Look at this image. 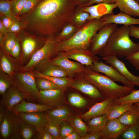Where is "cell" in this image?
<instances>
[{
    "instance_id": "6da1fadb",
    "label": "cell",
    "mask_w": 139,
    "mask_h": 139,
    "mask_svg": "<svg viewBox=\"0 0 139 139\" xmlns=\"http://www.w3.org/2000/svg\"><path fill=\"white\" fill-rule=\"evenodd\" d=\"M77 7L75 0H39L32 10L19 17L30 34L55 37L70 22Z\"/></svg>"
},
{
    "instance_id": "7a4b0ae2",
    "label": "cell",
    "mask_w": 139,
    "mask_h": 139,
    "mask_svg": "<svg viewBox=\"0 0 139 139\" xmlns=\"http://www.w3.org/2000/svg\"><path fill=\"white\" fill-rule=\"evenodd\" d=\"M130 37L129 26L123 25L117 27L99 55L101 57L116 56L125 58L139 51V43L133 42Z\"/></svg>"
},
{
    "instance_id": "3957f363",
    "label": "cell",
    "mask_w": 139,
    "mask_h": 139,
    "mask_svg": "<svg viewBox=\"0 0 139 139\" xmlns=\"http://www.w3.org/2000/svg\"><path fill=\"white\" fill-rule=\"evenodd\" d=\"M81 75L96 87L105 99L113 97L116 99L126 96L134 89L118 85L102 73L93 71L86 66Z\"/></svg>"
},
{
    "instance_id": "277c9868",
    "label": "cell",
    "mask_w": 139,
    "mask_h": 139,
    "mask_svg": "<svg viewBox=\"0 0 139 139\" xmlns=\"http://www.w3.org/2000/svg\"><path fill=\"white\" fill-rule=\"evenodd\" d=\"M105 24L101 18L89 21L71 37L60 41L59 52L76 48L89 50L93 37Z\"/></svg>"
},
{
    "instance_id": "5b68a950",
    "label": "cell",
    "mask_w": 139,
    "mask_h": 139,
    "mask_svg": "<svg viewBox=\"0 0 139 139\" xmlns=\"http://www.w3.org/2000/svg\"><path fill=\"white\" fill-rule=\"evenodd\" d=\"M61 41L55 36L47 37L44 45L33 55L26 64L20 68L19 71L32 70L40 62L55 57L59 53L58 48Z\"/></svg>"
},
{
    "instance_id": "8992f818",
    "label": "cell",
    "mask_w": 139,
    "mask_h": 139,
    "mask_svg": "<svg viewBox=\"0 0 139 139\" xmlns=\"http://www.w3.org/2000/svg\"><path fill=\"white\" fill-rule=\"evenodd\" d=\"M17 35L21 47L19 59L22 66L26 64L33 55L44 45L47 38L31 34L24 30Z\"/></svg>"
},
{
    "instance_id": "52a82bcc",
    "label": "cell",
    "mask_w": 139,
    "mask_h": 139,
    "mask_svg": "<svg viewBox=\"0 0 139 139\" xmlns=\"http://www.w3.org/2000/svg\"><path fill=\"white\" fill-rule=\"evenodd\" d=\"M13 77L14 85L20 91L36 98L39 96V90L37 86L36 78L32 70L18 71Z\"/></svg>"
},
{
    "instance_id": "ba28073f",
    "label": "cell",
    "mask_w": 139,
    "mask_h": 139,
    "mask_svg": "<svg viewBox=\"0 0 139 139\" xmlns=\"http://www.w3.org/2000/svg\"><path fill=\"white\" fill-rule=\"evenodd\" d=\"M23 120L20 116L12 110H5L0 120V138L10 139L19 132Z\"/></svg>"
},
{
    "instance_id": "9c48e42d",
    "label": "cell",
    "mask_w": 139,
    "mask_h": 139,
    "mask_svg": "<svg viewBox=\"0 0 139 139\" xmlns=\"http://www.w3.org/2000/svg\"><path fill=\"white\" fill-rule=\"evenodd\" d=\"M117 28V24L114 23L106 24L102 27L93 37L89 50L95 55L99 54Z\"/></svg>"
},
{
    "instance_id": "30bf717a",
    "label": "cell",
    "mask_w": 139,
    "mask_h": 139,
    "mask_svg": "<svg viewBox=\"0 0 139 139\" xmlns=\"http://www.w3.org/2000/svg\"><path fill=\"white\" fill-rule=\"evenodd\" d=\"M88 67L96 72L104 74L114 82L121 83L125 86L133 88L135 86L123 77L114 67L107 65L101 60H95L91 66Z\"/></svg>"
},
{
    "instance_id": "8fae6325",
    "label": "cell",
    "mask_w": 139,
    "mask_h": 139,
    "mask_svg": "<svg viewBox=\"0 0 139 139\" xmlns=\"http://www.w3.org/2000/svg\"><path fill=\"white\" fill-rule=\"evenodd\" d=\"M59 53L69 59L76 61L87 67L91 66L95 60L99 61L95 55L89 50L76 48Z\"/></svg>"
},
{
    "instance_id": "7c38bea8",
    "label": "cell",
    "mask_w": 139,
    "mask_h": 139,
    "mask_svg": "<svg viewBox=\"0 0 139 139\" xmlns=\"http://www.w3.org/2000/svg\"><path fill=\"white\" fill-rule=\"evenodd\" d=\"M30 96L28 94L20 91L14 85L8 89L2 96L1 105L6 110H12L14 106Z\"/></svg>"
},
{
    "instance_id": "4fadbf2b",
    "label": "cell",
    "mask_w": 139,
    "mask_h": 139,
    "mask_svg": "<svg viewBox=\"0 0 139 139\" xmlns=\"http://www.w3.org/2000/svg\"><path fill=\"white\" fill-rule=\"evenodd\" d=\"M49 60L60 67L70 78H73L76 74L81 73L85 68L84 65L77 62L71 61L59 53L55 57Z\"/></svg>"
},
{
    "instance_id": "5bb4252c",
    "label": "cell",
    "mask_w": 139,
    "mask_h": 139,
    "mask_svg": "<svg viewBox=\"0 0 139 139\" xmlns=\"http://www.w3.org/2000/svg\"><path fill=\"white\" fill-rule=\"evenodd\" d=\"M65 89L39 90V95L37 98L41 104L57 107L63 105L64 91Z\"/></svg>"
},
{
    "instance_id": "9a60e30c",
    "label": "cell",
    "mask_w": 139,
    "mask_h": 139,
    "mask_svg": "<svg viewBox=\"0 0 139 139\" xmlns=\"http://www.w3.org/2000/svg\"><path fill=\"white\" fill-rule=\"evenodd\" d=\"M101 59L114 67L121 75L134 85L139 87V76L132 73L128 69L124 63L116 56H106Z\"/></svg>"
},
{
    "instance_id": "2e32d148",
    "label": "cell",
    "mask_w": 139,
    "mask_h": 139,
    "mask_svg": "<svg viewBox=\"0 0 139 139\" xmlns=\"http://www.w3.org/2000/svg\"><path fill=\"white\" fill-rule=\"evenodd\" d=\"M21 66L19 59L13 57L4 47H0V71L13 76Z\"/></svg>"
},
{
    "instance_id": "e0dca14e",
    "label": "cell",
    "mask_w": 139,
    "mask_h": 139,
    "mask_svg": "<svg viewBox=\"0 0 139 139\" xmlns=\"http://www.w3.org/2000/svg\"><path fill=\"white\" fill-rule=\"evenodd\" d=\"M70 87L74 88L93 98H102L105 99L98 89L81 75L80 77L73 79Z\"/></svg>"
},
{
    "instance_id": "ac0fdd59",
    "label": "cell",
    "mask_w": 139,
    "mask_h": 139,
    "mask_svg": "<svg viewBox=\"0 0 139 139\" xmlns=\"http://www.w3.org/2000/svg\"><path fill=\"white\" fill-rule=\"evenodd\" d=\"M82 7L84 11L89 14V21L101 18L106 15L114 14V10L117 7L115 3H102L93 5Z\"/></svg>"
},
{
    "instance_id": "d6986e66",
    "label": "cell",
    "mask_w": 139,
    "mask_h": 139,
    "mask_svg": "<svg viewBox=\"0 0 139 139\" xmlns=\"http://www.w3.org/2000/svg\"><path fill=\"white\" fill-rule=\"evenodd\" d=\"M33 70L47 76L57 77H68L66 73L62 68L59 66L52 63L49 60L40 62Z\"/></svg>"
},
{
    "instance_id": "ffe728a7",
    "label": "cell",
    "mask_w": 139,
    "mask_h": 139,
    "mask_svg": "<svg viewBox=\"0 0 139 139\" xmlns=\"http://www.w3.org/2000/svg\"><path fill=\"white\" fill-rule=\"evenodd\" d=\"M115 99L113 97L109 98L95 104L87 112L81 115L80 118L84 121H88L94 117L106 114Z\"/></svg>"
},
{
    "instance_id": "44dd1931",
    "label": "cell",
    "mask_w": 139,
    "mask_h": 139,
    "mask_svg": "<svg viewBox=\"0 0 139 139\" xmlns=\"http://www.w3.org/2000/svg\"><path fill=\"white\" fill-rule=\"evenodd\" d=\"M129 126L121 123L118 118L108 120L101 131V135L104 138L115 139L120 136Z\"/></svg>"
},
{
    "instance_id": "7402d4cb",
    "label": "cell",
    "mask_w": 139,
    "mask_h": 139,
    "mask_svg": "<svg viewBox=\"0 0 139 139\" xmlns=\"http://www.w3.org/2000/svg\"><path fill=\"white\" fill-rule=\"evenodd\" d=\"M101 18L105 24L114 23L127 26L139 25V18H135L121 12L115 14H114L106 15Z\"/></svg>"
},
{
    "instance_id": "603a6c76",
    "label": "cell",
    "mask_w": 139,
    "mask_h": 139,
    "mask_svg": "<svg viewBox=\"0 0 139 139\" xmlns=\"http://www.w3.org/2000/svg\"><path fill=\"white\" fill-rule=\"evenodd\" d=\"M56 108L55 107L41 103L27 102L24 100L14 106L12 110L14 112L18 114L20 113H29L46 111Z\"/></svg>"
},
{
    "instance_id": "cb8c5ba5",
    "label": "cell",
    "mask_w": 139,
    "mask_h": 139,
    "mask_svg": "<svg viewBox=\"0 0 139 139\" xmlns=\"http://www.w3.org/2000/svg\"><path fill=\"white\" fill-rule=\"evenodd\" d=\"M43 112L20 113L18 114L24 122L34 127L38 131L45 127L47 120L46 113Z\"/></svg>"
},
{
    "instance_id": "d4e9b609",
    "label": "cell",
    "mask_w": 139,
    "mask_h": 139,
    "mask_svg": "<svg viewBox=\"0 0 139 139\" xmlns=\"http://www.w3.org/2000/svg\"><path fill=\"white\" fill-rule=\"evenodd\" d=\"M47 119L60 124L72 115L71 110L63 105L46 111Z\"/></svg>"
},
{
    "instance_id": "484cf974",
    "label": "cell",
    "mask_w": 139,
    "mask_h": 139,
    "mask_svg": "<svg viewBox=\"0 0 139 139\" xmlns=\"http://www.w3.org/2000/svg\"><path fill=\"white\" fill-rule=\"evenodd\" d=\"M114 0L120 12L139 18V2L136 0Z\"/></svg>"
},
{
    "instance_id": "4316f807",
    "label": "cell",
    "mask_w": 139,
    "mask_h": 139,
    "mask_svg": "<svg viewBox=\"0 0 139 139\" xmlns=\"http://www.w3.org/2000/svg\"><path fill=\"white\" fill-rule=\"evenodd\" d=\"M134 107V104H118L114 102L106 113L108 120L118 118L126 111L133 110Z\"/></svg>"
},
{
    "instance_id": "83f0119b",
    "label": "cell",
    "mask_w": 139,
    "mask_h": 139,
    "mask_svg": "<svg viewBox=\"0 0 139 139\" xmlns=\"http://www.w3.org/2000/svg\"><path fill=\"white\" fill-rule=\"evenodd\" d=\"M133 109L128 110L123 113L118 119L123 124L131 126L139 119V109L135 103Z\"/></svg>"
},
{
    "instance_id": "f1b7e54d",
    "label": "cell",
    "mask_w": 139,
    "mask_h": 139,
    "mask_svg": "<svg viewBox=\"0 0 139 139\" xmlns=\"http://www.w3.org/2000/svg\"><path fill=\"white\" fill-rule=\"evenodd\" d=\"M89 13L84 11L82 7H77L70 22L79 29L89 21Z\"/></svg>"
},
{
    "instance_id": "f546056e",
    "label": "cell",
    "mask_w": 139,
    "mask_h": 139,
    "mask_svg": "<svg viewBox=\"0 0 139 139\" xmlns=\"http://www.w3.org/2000/svg\"><path fill=\"white\" fill-rule=\"evenodd\" d=\"M107 121L106 114L91 119L88 121L87 125L88 132L91 133L101 131Z\"/></svg>"
},
{
    "instance_id": "4dcf8cb0",
    "label": "cell",
    "mask_w": 139,
    "mask_h": 139,
    "mask_svg": "<svg viewBox=\"0 0 139 139\" xmlns=\"http://www.w3.org/2000/svg\"><path fill=\"white\" fill-rule=\"evenodd\" d=\"M66 121L70 124L82 137L87 134V125L83 121L80 117L72 115Z\"/></svg>"
},
{
    "instance_id": "1f68e13d",
    "label": "cell",
    "mask_w": 139,
    "mask_h": 139,
    "mask_svg": "<svg viewBox=\"0 0 139 139\" xmlns=\"http://www.w3.org/2000/svg\"><path fill=\"white\" fill-rule=\"evenodd\" d=\"M36 77H42L48 79L60 87L64 89L70 87L73 78L70 77H57L43 75L38 72L32 70Z\"/></svg>"
},
{
    "instance_id": "d6a6232c",
    "label": "cell",
    "mask_w": 139,
    "mask_h": 139,
    "mask_svg": "<svg viewBox=\"0 0 139 139\" xmlns=\"http://www.w3.org/2000/svg\"><path fill=\"white\" fill-rule=\"evenodd\" d=\"M79 29L73 24L69 22L64 27L60 32L55 37L61 41H64L72 37Z\"/></svg>"
},
{
    "instance_id": "836d02e7",
    "label": "cell",
    "mask_w": 139,
    "mask_h": 139,
    "mask_svg": "<svg viewBox=\"0 0 139 139\" xmlns=\"http://www.w3.org/2000/svg\"><path fill=\"white\" fill-rule=\"evenodd\" d=\"M14 85L13 77L0 71V94L1 97Z\"/></svg>"
},
{
    "instance_id": "e575fe53",
    "label": "cell",
    "mask_w": 139,
    "mask_h": 139,
    "mask_svg": "<svg viewBox=\"0 0 139 139\" xmlns=\"http://www.w3.org/2000/svg\"><path fill=\"white\" fill-rule=\"evenodd\" d=\"M120 136L124 139H139V119L126 129Z\"/></svg>"
},
{
    "instance_id": "d590c367",
    "label": "cell",
    "mask_w": 139,
    "mask_h": 139,
    "mask_svg": "<svg viewBox=\"0 0 139 139\" xmlns=\"http://www.w3.org/2000/svg\"><path fill=\"white\" fill-rule=\"evenodd\" d=\"M37 131L34 127L25 123L23 121L19 133L22 139H31L33 138Z\"/></svg>"
},
{
    "instance_id": "8d00e7d4",
    "label": "cell",
    "mask_w": 139,
    "mask_h": 139,
    "mask_svg": "<svg viewBox=\"0 0 139 139\" xmlns=\"http://www.w3.org/2000/svg\"><path fill=\"white\" fill-rule=\"evenodd\" d=\"M68 101L73 106L82 108L88 104L87 100L80 94L74 92L70 93L68 96Z\"/></svg>"
},
{
    "instance_id": "74e56055",
    "label": "cell",
    "mask_w": 139,
    "mask_h": 139,
    "mask_svg": "<svg viewBox=\"0 0 139 139\" xmlns=\"http://www.w3.org/2000/svg\"><path fill=\"white\" fill-rule=\"evenodd\" d=\"M114 102L118 104H134L139 102V90L134 89L128 95L115 99Z\"/></svg>"
},
{
    "instance_id": "f35d334b",
    "label": "cell",
    "mask_w": 139,
    "mask_h": 139,
    "mask_svg": "<svg viewBox=\"0 0 139 139\" xmlns=\"http://www.w3.org/2000/svg\"><path fill=\"white\" fill-rule=\"evenodd\" d=\"M36 78L37 86L39 90L63 88L47 79L42 77Z\"/></svg>"
},
{
    "instance_id": "ab89813d",
    "label": "cell",
    "mask_w": 139,
    "mask_h": 139,
    "mask_svg": "<svg viewBox=\"0 0 139 139\" xmlns=\"http://www.w3.org/2000/svg\"><path fill=\"white\" fill-rule=\"evenodd\" d=\"M0 15L8 17L14 22L19 19L18 17L14 15L12 13L9 0L0 1Z\"/></svg>"
},
{
    "instance_id": "60d3db41",
    "label": "cell",
    "mask_w": 139,
    "mask_h": 139,
    "mask_svg": "<svg viewBox=\"0 0 139 139\" xmlns=\"http://www.w3.org/2000/svg\"><path fill=\"white\" fill-rule=\"evenodd\" d=\"M18 37L17 34L11 33H8L5 36L4 47L9 53L15 45Z\"/></svg>"
},
{
    "instance_id": "b9f144b4",
    "label": "cell",
    "mask_w": 139,
    "mask_h": 139,
    "mask_svg": "<svg viewBox=\"0 0 139 139\" xmlns=\"http://www.w3.org/2000/svg\"><path fill=\"white\" fill-rule=\"evenodd\" d=\"M28 0H11V10L14 15L19 17L24 6Z\"/></svg>"
},
{
    "instance_id": "7bdbcfd3",
    "label": "cell",
    "mask_w": 139,
    "mask_h": 139,
    "mask_svg": "<svg viewBox=\"0 0 139 139\" xmlns=\"http://www.w3.org/2000/svg\"><path fill=\"white\" fill-rule=\"evenodd\" d=\"M45 127L55 139H60V124L47 119Z\"/></svg>"
},
{
    "instance_id": "ee69618b",
    "label": "cell",
    "mask_w": 139,
    "mask_h": 139,
    "mask_svg": "<svg viewBox=\"0 0 139 139\" xmlns=\"http://www.w3.org/2000/svg\"><path fill=\"white\" fill-rule=\"evenodd\" d=\"M60 126V139H64L74 130L70 124L66 121L63 122Z\"/></svg>"
},
{
    "instance_id": "f6af8a7d",
    "label": "cell",
    "mask_w": 139,
    "mask_h": 139,
    "mask_svg": "<svg viewBox=\"0 0 139 139\" xmlns=\"http://www.w3.org/2000/svg\"><path fill=\"white\" fill-rule=\"evenodd\" d=\"M26 24L20 19L14 22L11 27L7 29L8 33L18 34L24 30Z\"/></svg>"
},
{
    "instance_id": "bcb514c9",
    "label": "cell",
    "mask_w": 139,
    "mask_h": 139,
    "mask_svg": "<svg viewBox=\"0 0 139 139\" xmlns=\"http://www.w3.org/2000/svg\"><path fill=\"white\" fill-rule=\"evenodd\" d=\"M33 139H55L45 127L38 130Z\"/></svg>"
},
{
    "instance_id": "7dc6e473",
    "label": "cell",
    "mask_w": 139,
    "mask_h": 139,
    "mask_svg": "<svg viewBox=\"0 0 139 139\" xmlns=\"http://www.w3.org/2000/svg\"><path fill=\"white\" fill-rule=\"evenodd\" d=\"M125 58L136 70H139V51L132 54Z\"/></svg>"
},
{
    "instance_id": "c3c4849f",
    "label": "cell",
    "mask_w": 139,
    "mask_h": 139,
    "mask_svg": "<svg viewBox=\"0 0 139 139\" xmlns=\"http://www.w3.org/2000/svg\"><path fill=\"white\" fill-rule=\"evenodd\" d=\"M39 0H28L23 6L20 16L28 13L32 10L36 6Z\"/></svg>"
},
{
    "instance_id": "681fc988",
    "label": "cell",
    "mask_w": 139,
    "mask_h": 139,
    "mask_svg": "<svg viewBox=\"0 0 139 139\" xmlns=\"http://www.w3.org/2000/svg\"><path fill=\"white\" fill-rule=\"evenodd\" d=\"M21 52V47L18 36L16 44L10 54L15 58L19 59L20 56Z\"/></svg>"
},
{
    "instance_id": "f907efd6",
    "label": "cell",
    "mask_w": 139,
    "mask_h": 139,
    "mask_svg": "<svg viewBox=\"0 0 139 139\" xmlns=\"http://www.w3.org/2000/svg\"><path fill=\"white\" fill-rule=\"evenodd\" d=\"M0 21L8 29L13 23L14 21L8 17L3 15H0Z\"/></svg>"
},
{
    "instance_id": "816d5d0a",
    "label": "cell",
    "mask_w": 139,
    "mask_h": 139,
    "mask_svg": "<svg viewBox=\"0 0 139 139\" xmlns=\"http://www.w3.org/2000/svg\"><path fill=\"white\" fill-rule=\"evenodd\" d=\"M129 28L130 36L139 39V26L132 25Z\"/></svg>"
},
{
    "instance_id": "f5cc1de1",
    "label": "cell",
    "mask_w": 139,
    "mask_h": 139,
    "mask_svg": "<svg viewBox=\"0 0 139 139\" xmlns=\"http://www.w3.org/2000/svg\"><path fill=\"white\" fill-rule=\"evenodd\" d=\"M101 131L97 132L91 133L86 134L82 137L81 139H98L102 136Z\"/></svg>"
},
{
    "instance_id": "db71d44e",
    "label": "cell",
    "mask_w": 139,
    "mask_h": 139,
    "mask_svg": "<svg viewBox=\"0 0 139 139\" xmlns=\"http://www.w3.org/2000/svg\"><path fill=\"white\" fill-rule=\"evenodd\" d=\"M115 3L114 0H90L83 7H85L92 5L95 3Z\"/></svg>"
},
{
    "instance_id": "11a10c76",
    "label": "cell",
    "mask_w": 139,
    "mask_h": 139,
    "mask_svg": "<svg viewBox=\"0 0 139 139\" xmlns=\"http://www.w3.org/2000/svg\"><path fill=\"white\" fill-rule=\"evenodd\" d=\"M82 137L74 130L64 139H81Z\"/></svg>"
},
{
    "instance_id": "9f6ffc18",
    "label": "cell",
    "mask_w": 139,
    "mask_h": 139,
    "mask_svg": "<svg viewBox=\"0 0 139 139\" xmlns=\"http://www.w3.org/2000/svg\"><path fill=\"white\" fill-rule=\"evenodd\" d=\"M77 7H83L90 0H75Z\"/></svg>"
},
{
    "instance_id": "6f0895ef",
    "label": "cell",
    "mask_w": 139,
    "mask_h": 139,
    "mask_svg": "<svg viewBox=\"0 0 139 139\" xmlns=\"http://www.w3.org/2000/svg\"><path fill=\"white\" fill-rule=\"evenodd\" d=\"M0 32L2 33L5 37L7 35L8 32V30L0 21Z\"/></svg>"
},
{
    "instance_id": "680465c9",
    "label": "cell",
    "mask_w": 139,
    "mask_h": 139,
    "mask_svg": "<svg viewBox=\"0 0 139 139\" xmlns=\"http://www.w3.org/2000/svg\"><path fill=\"white\" fill-rule=\"evenodd\" d=\"M5 38V36L0 32V47H4V44Z\"/></svg>"
},
{
    "instance_id": "91938a15",
    "label": "cell",
    "mask_w": 139,
    "mask_h": 139,
    "mask_svg": "<svg viewBox=\"0 0 139 139\" xmlns=\"http://www.w3.org/2000/svg\"><path fill=\"white\" fill-rule=\"evenodd\" d=\"M22 138L19 132L16 133L12 135L10 139H22Z\"/></svg>"
},
{
    "instance_id": "94428289",
    "label": "cell",
    "mask_w": 139,
    "mask_h": 139,
    "mask_svg": "<svg viewBox=\"0 0 139 139\" xmlns=\"http://www.w3.org/2000/svg\"><path fill=\"white\" fill-rule=\"evenodd\" d=\"M138 107L139 109V102L135 103Z\"/></svg>"
},
{
    "instance_id": "6125c7cd",
    "label": "cell",
    "mask_w": 139,
    "mask_h": 139,
    "mask_svg": "<svg viewBox=\"0 0 139 139\" xmlns=\"http://www.w3.org/2000/svg\"><path fill=\"white\" fill-rule=\"evenodd\" d=\"M137 1L139 2V0H136Z\"/></svg>"
},
{
    "instance_id": "be15d7a7",
    "label": "cell",
    "mask_w": 139,
    "mask_h": 139,
    "mask_svg": "<svg viewBox=\"0 0 139 139\" xmlns=\"http://www.w3.org/2000/svg\"><path fill=\"white\" fill-rule=\"evenodd\" d=\"M2 0H0V1H2ZM9 1H10L11 0H9Z\"/></svg>"
},
{
    "instance_id": "e7e4bbea",
    "label": "cell",
    "mask_w": 139,
    "mask_h": 139,
    "mask_svg": "<svg viewBox=\"0 0 139 139\" xmlns=\"http://www.w3.org/2000/svg\"></svg>"
}]
</instances>
